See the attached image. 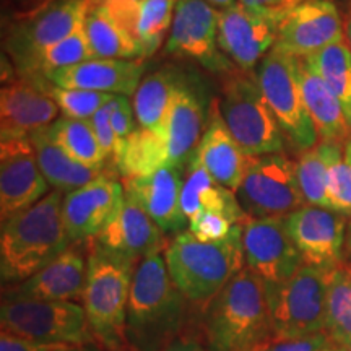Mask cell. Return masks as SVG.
Here are the masks:
<instances>
[{
    "mask_svg": "<svg viewBox=\"0 0 351 351\" xmlns=\"http://www.w3.org/2000/svg\"><path fill=\"white\" fill-rule=\"evenodd\" d=\"M199 313L171 278L165 251L138 262L125 315L130 351H161L179 337L199 333Z\"/></svg>",
    "mask_w": 351,
    "mask_h": 351,
    "instance_id": "cell-1",
    "label": "cell"
},
{
    "mask_svg": "<svg viewBox=\"0 0 351 351\" xmlns=\"http://www.w3.org/2000/svg\"><path fill=\"white\" fill-rule=\"evenodd\" d=\"M200 339L210 351H257L275 335L267 288L244 267L199 313Z\"/></svg>",
    "mask_w": 351,
    "mask_h": 351,
    "instance_id": "cell-2",
    "label": "cell"
},
{
    "mask_svg": "<svg viewBox=\"0 0 351 351\" xmlns=\"http://www.w3.org/2000/svg\"><path fill=\"white\" fill-rule=\"evenodd\" d=\"M62 191H52L33 207L2 221L0 275L2 283L16 285L70 247L62 215Z\"/></svg>",
    "mask_w": 351,
    "mask_h": 351,
    "instance_id": "cell-3",
    "label": "cell"
},
{
    "mask_svg": "<svg viewBox=\"0 0 351 351\" xmlns=\"http://www.w3.org/2000/svg\"><path fill=\"white\" fill-rule=\"evenodd\" d=\"M243 225L219 243H204L186 230L165 249L168 271L179 291L202 311L245 267Z\"/></svg>",
    "mask_w": 351,
    "mask_h": 351,
    "instance_id": "cell-4",
    "label": "cell"
},
{
    "mask_svg": "<svg viewBox=\"0 0 351 351\" xmlns=\"http://www.w3.org/2000/svg\"><path fill=\"white\" fill-rule=\"evenodd\" d=\"M88 274L83 307L101 345L130 351L125 341V315L138 262L111 252L95 239L86 241Z\"/></svg>",
    "mask_w": 351,
    "mask_h": 351,
    "instance_id": "cell-5",
    "label": "cell"
},
{
    "mask_svg": "<svg viewBox=\"0 0 351 351\" xmlns=\"http://www.w3.org/2000/svg\"><path fill=\"white\" fill-rule=\"evenodd\" d=\"M218 109L239 147L249 156L285 152V135L263 98L257 77L244 70L226 75Z\"/></svg>",
    "mask_w": 351,
    "mask_h": 351,
    "instance_id": "cell-6",
    "label": "cell"
},
{
    "mask_svg": "<svg viewBox=\"0 0 351 351\" xmlns=\"http://www.w3.org/2000/svg\"><path fill=\"white\" fill-rule=\"evenodd\" d=\"M2 330L44 343H99L80 302L44 301L2 291Z\"/></svg>",
    "mask_w": 351,
    "mask_h": 351,
    "instance_id": "cell-7",
    "label": "cell"
},
{
    "mask_svg": "<svg viewBox=\"0 0 351 351\" xmlns=\"http://www.w3.org/2000/svg\"><path fill=\"white\" fill-rule=\"evenodd\" d=\"M298 65V57L274 47L258 64L256 77L285 138L301 153L319 143V134L302 98Z\"/></svg>",
    "mask_w": 351,
    "mask_h": 351,
    "instance_id": "cell-8",
    "label": "cell"
},
{
    "mask_svg": "<svg viewBox=\"0 0 351 351\" xmlns=\"http://www.w3.org/2000/svg\"><path fill=\"white\" fill-rule=\"evenodd\" d=\"M333 269L307 265L275 288H267L275 335L306 337L324 332Z\"/></svg>",
    "mask_w": 351,
    "mask_h": 351,
    "instance_id": "cell-9",
    "label": "cell"
},
{
    "mask_svg": "<svg viewBox=\"0 0 351 351\" xmlns=\"http://www.w3.org/2000/svg\"><path fill=\"white\" fill-rule=\"evenodd\" d=\"M236 197L249 218L287 217L306 205L296 161L285 153L252 156Z\"/></svg>",
    "mask_w": 351,
    "mask_h": 351,
    "instance_id": "cell-10",
    "label": "cell"
},
{
    "mask_svg": "<svg viewBox=\"0 0 351 351\" xmlns=\"http://www.w3.org/2000/svg\"><path fill=\"white\" fill-rule=\"evenodd\" d=\"M88 0H44L8 25L5 49L16 73L25 72L39 52L62 41L82 26Z\"/></svg>",
    "mask_w": 351,
    "mask_h": 351,
    "instance_id": "cell-11",
    "label": "cell"
},
{
    "mask_svg": "<svg viewBox=\"0 0 351 351\" xmlns=\"http://www.w3.org/2000/svg\"><path fill=\"white\" fill-rule=\"evenodd\" d=\"M219 10L207 0H178L166 54L197 60L202 67L219 75L239 70L218 44Z\"/></svg>",
    "mask_w": 351,
    "mask_h": 351,
    "instance_id": "cell-12",
    "label": "cell"
},
{
    "mask_svg": "<svg viewBox=\"0 0 351 351\" xmlns=\"http://www.w3.org/2000/svg\"><path fill=\"white\" fill-rule=\"evenodd\" d=\"M241 238L245 267L262 280L265 288L287 282L304 263L289 238L285 217L249 218L243 225Z\"/></svg>",
    "mask_w": 351,
    "mask_h": 351,
    "instance_id": "cell-13",
    "label": "cell"
},
{
    "mask_svg": "<svg viewBox=\"0 0 351 351\" xmlns=\"http://www.w3.org/2000/svg\"><path fill=\"white\" fill-rule=\"evenodd\" d=\"M282 16L236 2L219 12V49L239 70L251 72L275 47Z\"/></svg>",
    "mask_w": 351,
    "mask_h": 351,
    "instance_id": "cell-14",
    "label": "cell"
},
{
    "mask_svg": "<svg viewBox=\"0 0 351 351\" xmlns=\"http://www.w3.org/2000/svg\"><path fill=\"white\" fill-rule=\"evenodd\" d=\"M348 223L350 218L335 210L309 204L285 217V226L302 262L320 269H335L345 262Z\"/></svg>",
    "mask_w": 351,
    "mask_h": 351,
    "instance_id": "cell-15",
    "label": "cell"
},
{
    "mask_svg": "<svg viewBox=\"0 0 351 351\" xmlns=\"http://www.w3.org/2000/svg\"><path fill=\"white\" fill-rule=\"evenodd\" d=\"M114 173L104 171L95 181L64 197V225L72 243L96 238L119 213L125 191Z\"/></svg>",
    "mask_w": 351,
    "mask_h": 351,
    "instance_id": "cell-16",
    "label": "cell"
},
{
    "mask_svg": "<svg viewBox=\"0 0 351 351\" xmlns=\"http://www.w3.org/2000/svg\"><path fill=\"white\" fill-rule=\"evenodd\" d=\"M49 184L39 168L32 140L8 138L0 143V217L7 221L13 215L33 207L49 194Z\"/></svg>",
    "mask_w": 351,
    "mask_h": 351,
    "instance_id": "cell-17",
    "label": "cell"
},
{
    "mask_svg": "<svg viewBox=\"0 0 351 351\" xmlns=\"http://www.w3.org/2000/svg\"><path fill=\"white\" fill-rule=\"evenodd\" d=\"M59 106L44 90L43 75L13 77L0 91V135L2 140L28 138L57 119Z\"/></svg>",
    "mask_w": 351,
    "mask_h": 351,
    "instance_id": "cell-18",
    "label": "cell"
},
{
    "mask_svg": "<svg viewBox=\"0 0 351 351\" xmlns=\"http://www.w3.org/2000/svg\"><path fill=\"white\" fill-rule=\"evenodd\" d=\"M341 39L343 23L330 0H306L280 21L275 49L304 59Z\"/></svg>",
    "mask_w": 351,
    "mask_h": 351,
    "instance_id": "cell-19",
    "label": "cell"
},
{
    "mask_svg": "<svg viewBox=\"0 0 351 351\" xmlns=\"http://www.w3.org/2000/svg\"><path fill=\"white\" fill-rule=\"evenodd\" d=\"M69 249L25 282L5 285L2 291L44 301H69L83 304L86 288L88 257L85 243Z\"/></svg>",
    "mask_w": 351,
    "mask_h": 351,
    "instance_id": "cell-20",
    "label": "cell"
},
{
    "mask_svg": "<svg viewBox=\"0 0 351 351\" xmlns=\"http://www.w3.org/2000/svg\"><path fill=\"white\" fill-rule=\"evenodd\" d=\"M93 239L108 251L135 262L153 252L165 251L169 243L142 204L129 192L124 194L117 217Z\"/></svg>",
    "mask_w": 351,
    "mask_h": 351,
    "instance_id": "cell-21",
    "label": "cell"
},
{
    "mask_svg": "<svg viewBox=\"0 0 351 351\" xmlns=\"http://www.w3.org/2000/svg\"><path fill=\"white\" fill-rule=\"evenodd\" d=\"M182 173L184 169L166 165L148 176L122 181L124 191L142 204L165 234H179L189 230V219L181 204Z\"/></svg>",
    "mask_w": 351,
    "mask_h": 351,
    "instance_id": "cell-22",
    "label": "cell"
},
{
    "mask_svg": "<svg viewBox=\"0 0 351 351\" xmlns=\"http://www.w3.org/2000/svg\"><path fill=\"white\" fill-rule=\"evenodd\" d=\"M145 64L138 59H95L44 73L47 80L64 88L99 91L109 95H135L143 80Z\"/></svg>",
    "mask_w": 351,
    "mask_h": 351,
    "instance_id": "cell-23",
    "label": "cell"
},
{
    "mask_svg": "<svg viewBox=\"0 0 351 351\" xmlns=\"http://www.w3.org/2000/svg\"><path fill=\"white\" fill-rule=\"evenodd\" d=\"M195 156L212 174L215 181L236 192L243 182L245 171L249 168L252 156H249L223 121L218 109V101L210 106L208 122L202 135L200 145Z\"/></svg>",
    "mask_w": 351,
    "mask_h": 351,
    "instance_id": "cell-24",
    "label": "cell"
},
{
    "mask_svg": "<svg viewBox=\"0 0 351 351\" xmlns=\"http://www.w3.org/2000/svg\"><path fill=\"white\" fill-rule=\"evenodd\" d=\"M108 10L148 59L163 44L173 26L178 0H104Z\"/></svg>",
    "mask_w": 351,
    "mask_h": 351,
    "instance_id": "cell-25",
    "label": "cell"
},
{
    "mask_svg": "<svg viewBox=\"0 0 351 351\" xmlns=\"http://www.w3.org/2000/svg\"><path fill=\"white\" fill-rule=\"evenodd\" d=\"M207 116L199 90L184 80L163 134L168 148V165L186 169L200 145L207 127Z\"/></svg>",
    "mask_w": 351,
    "mask_h": 351,
    "instance_id": "cell-26",
    "label": "cell"
},
{
    "mask_svg": "<svg viewBox=\"0 0 351 351\" xmlns=\"http://www.w3.org/2000/svg\"><path fill=\"white\" fill-rule=\"evenodd\" d=\"M186 169L181 204L187 219H192L205 210H212V212L226 215L236 225H244L247 221L249 217L241 207L236 192L215 181L212 174L200 163L199 158L195 155L192 156Z\"/></svg>",
    "mask_w": 351,
    "mask_h": 351,
    "instance_id": "cell-27",
    "label": "cell"
},
{
    "mask_svg": "<svg viewBox=\"0 0 351 351\" xmlns=\"http://www.w3.org/2000/svg\"><path fill=\"white\" fill-rule=\"evenodd\" d=\"M298 73H300L302 98H304L306 108L314 122L320 142L345 145L346 140L351 138V125L339 99L328 90L322 78L307 67L302 59H300Z\"/></svg>",
    "mask_w": 351,
    "mask_h": 351,
    "instance_id": "cell-28",
    "label": "cell"
},
{
    "mask_svg": "<svg viewBox=\"0 0 351 351\" xmlns=\"http://www.w3.org/2000/svg\"><path fill=\"white\" fill-rule=\"evenodd\" d=\"M186 78L165 69L143 77L134 95V111L138 127L163 137L169 112Z\"/></svg>",
    "mask_w": 351,
    "mask_h": 351,
    "instance_id": "cell-29",
    "label": "cell"
},
{
    "mask_svg": "<svg viewBox=\"0 0 351 351\" xmlns=\"http://www.w3.org/2000/svg\"><path fill=\"white\" fill-rule=\"evenodd\" d=\"M29 140H32L34 153H36L41 173L54 191L72 192L95 181L104 171L109 169L90 168L80 161L73 160L60 145H57L47 135L46 129L33 132L29 135Z\"/></svg>",
    "mask_w": 351,
    "mask_h": 351,
    "instance_id": "cell-30",
    "label": "cell"
},
{
    "mask_svg": "<svg viewBox=\"0 0 351 351\" xmlns=\"http://www.w3.org/2000/svg\"><path fill=\"white\" fill-rule=\"evenodd\" d=\"M95 57L142 59V52L108 10L104 0H88L82 21Z\"/></svg>",
    "mask_w": 351,
    "mask_h": 351,
    "instance_id": "cell-31",
    "label": "cell"
},
{
    "mask_svg": "<svg viewBox=\"0 0 351 351\" xmlns=\"http://www.w3.org/2000/svg\"><path fill=\"white\" fill-rule=\"evenodd\" d=\"M302 60L335 95L351 125V47L346 38Z\"/></svg>",
    "mask_w": 351,
    "mask_h": 351,
    "instance_id": "cell-32",
    "label": "cell"
},
{
    "mask_svg": "<svg viewBox=\"0 0 351 351\" xmlns=\"http://www.w3.org/2000/svg\"><path fill=\"white\" fill-rule=\"evenodd\" d=\"M166 165H168V148L165 137L138 127L125 142L114 168L122 181H125V179L142 178L155 173Z\"/></svg>",
    "mask_w": 351,
    "mask_h": 351,
    "instance_id": "cell-33",
    "label": "cell"
},
{
    "mask_svg": "<svg viewBox=\"0 0 351 351\" xmlns=\"http://www.w3.org/2000/svg\"><path fill=\"white\" fill-rule=\"evenodd\" d=\"M46 132L73 160L80 161L90 168L108 169L106 165L109 161L101 150V145L90 121L72 119V117L64 116L46 127Z\"/></svg>",
    "mask_w": 351,
    "mask_h": 351,
    "instance_id": "cell-34",
    "label": "cell"
},
{
    "mask_svg": "<svg viewBox=\"0 0 351 351\" xmlns=\"http://www.w3.org/2000/svg\"><path fill=\"white\" fill-rule=\"evenodd\" d=\"M324 333L337 345L351 343V265L348 262L332 270Z\"/></svg>",
    "mask_w": 351,
    "mask_h": 351,
    "instance_id": "cell-35",
    "label": "cell"
},
{
    "mask_svg": "<svg viewBox=\"0 0 351 351\" xmlns=\"http://www.w3.org/2000/svg\"><path fill=\"white\" fill-rule=\"evenodd\" d=\"M333 142H319L309 150L301 152L296 161L298 181L306 204L328 207V166Z\"/></svg>",
    "mask_w": 351,
    "mask_h": 351,
    "instance_id": "cell-36",
    "label": "cell"
},
{
    "mask_svg": "<svg viewBox=\"0 0 351 351\" xmlns=\"http://www.w3.org/2000/svg\"><path fill=\"white\" fill-rule=\"evenodd\" d=\"M90 59H95L93 49L88 41L85 29L80 26L67 38H64L62 41L52 44V46L39 52L20 75H44L51 70L65 69Z\"/></svg>",
    "mask_w": 351,
    "mask_h": 351,
    "instance_id": "cell-37",
    "label": "cell"
},
{
    "mask_svg": "<svg viewBox=\"0 0 351 351\" xmlns=\"http://www.w3.org/2000/svg\"><path fill=\"white\" fill-rule=\"evenodd\" d=\"M44 90L56 101L60 112L72 119L90 121L101 108H104L114 95L99 93V91L78 90V88H64L54 85L44 77Z\"/></svg>",
    "mask_w": 351,
    "mask_h": 351,
    "instance_id": "cell-38",
    "label": "cell"
},
{
    "mask_svg": "<svg viewBox=\"0 0 351 351\" xmlns=\"http://www.w3.org/2000/svg\"><path fill=\"white\" fill-rule=\"evenodd\" d=\"M327 192L330 210H335L351 219V165L345 160L341 143H333Z\"/></svg>",
    "mask_w": 351,
    "mask_h": 351,
    "instance_id": "cell-39",
    "label": "cell"
},
{
    "mask_svg": "<svg viewBox=\"0 0 351 351\" xmlns=\"http://www.w3.org/2000/svg\"><path fill=\"white\" fill-rule=\"evenodd\" d=\"M238 226L241 225H236L226 215L212 212V210H205V212H200L192 219H189V231L204 243L225 241L230 238Z\"/></svg>",
    "mask_w": 351,
    "mask_h": 351,
    "instance_id": "cell-40",
    "label": "cell"
},
{
    "mask_svg": "<svg viewBox=\"0 0 351 351\" xmlns=\"http://www.w3.org/2000/svg\"><path fill=\"white\" fill-rule=\"evenodd\" d=\"M106 109L109 112V121H111L112 130L116 134L117 140V152L116 158H114V165H116V160L119 158L122 148L132 134L137 130L134 121V104H130L129 96L124 95H114L112 99L106 104Z\"/></svg>",
    "mask_w": 351,
    "mask_h": 351,
    "instance_id": "cell-41",
    "label": "cell"
},
{
    "mask_svg": "<svg viewBox=\"0 0 351 351\" xmlns=\"http://www.w3.org/2000/svg\"><path fill=\"white\" fill-rule=\"evenodd\" d=\"M324 332L306 337H278L274 335L257 351H322L330 343Z\"/></svg>",
    "mask_w": 351,
    "mask_h": 351,
    "instance_id": "cell-42",
    "label": "cell"
},
{
    "mask_svg": "<svg viewBox=\"0 0 351 351\" xmlns=\"http://www.w3.org/2000/svg\"><path fill=\"white\" fill-rule=\"evenodd\" d=\"M90 122L95 130L96 138H98V142L101 145V150H103L106 160L111 161L114 166V158H116V152H117V140H116V134H114L112 130L111 121H109V112L106 106L101 108L99 111L91 117Z\"/></svg>",
    "mask_w": 351,
    "mask_h": 351,
    "instance_id": "cell-43",
    "label": "cell"
},
{
    "mask_svg": "<svg viewBox=\"0 0 351 351\" xmlns=\"http://www.w3.org/2000/svg\"><path fill=\"white\" fill-rule=\"evenodd\" d=\"M62 343H44L7 330L0 333V351H54Z\"/></svg>",
    "mask_w": 351,
    "mask_h": 351,
    "instance_id": "cell-44",
    "label": "cell"
},
{
    "mask_svg": "<svg viewBox=\"0 0 351 351\" xmlns=\"http://www.w3.org/2000/svg\"><path fill=\"white\" fill-rule=\"evenodd\" d=\"M239 2L247 7L257 8V10L261 12L282 16L283 19L287 13L291 12L293 8H296L298 5H301L306 0H239Z\"/></svg>",
    "mask_w": 351,
    "mask_h": 351,
    "instance_id": "cell-45",
    "label": "cell"
},
{
    "mask_svg": "<svg viewBox=\"0 0 351 351\" xmlns=\"http://www.w3.org/2000/svg\"><path fill=\"white\" fill-rule=\"evenodd\" d=\"M161 351H210L202 341L199 333H187V335L179 337L169 346H166Z\"/></svg>",
    "mask_w": 351,
    "mask_h": 351,
    "instance_id": "cell-46",
    "label": "cell"
},
{
    "mask_svg": "<svg viewBox=\"0 0 351 351\" xmlns=\"http://www.w3.org/2000/svg\"><path fill=\"white\" fill-rule=\"evenodd\" d=\"M54 351H121V350H111L101 343H86V345H60L59 348H56Z\"/></svg>",
    "mask_w": 351,
    "mask_h": 351,
    "instance_id": "cell-47",
    "label": "cell"
},
{
    "mask_svg": "<svg viewBox=\"0 0 351 351\" xmlns=\"http://www.w3.org/2000/svg\"><path fill=\"white\" fill-rule=\"evenodd\" d=\"M345 262L351 265V219L348 223V230H346V243H345Z\"/></svg>",
    "mask_w": 351,
    "mask_h": 351,
    "instance_id": "cell-48",
    "label": "cell"
},
{
    "mask_svg": "<svg viewBox=\"0 0 351 351\" xmlns=\"http://www.w3.org/2000/svg\"><path fill=\"white\" fill-rule=\"evenodd\" d=\"M208 3H212L213 7H219V8H228L231 5H234L236 0H207Z\"/></svg>",
    "mask_w": 351,
    "mask_h": 351,
    "instance_id": "cell-49",
    "label": "cell"
},
{
    "mask_svg": "<svg viewBox=\"0 0 351 351\" xmlns=\"http://www.w3.org/2000/svg\"><path fill=\"white\" fill-rule=\"evenodd\" d=\"M345 38H346V43H348V46L351 47V12H350L348 19H346V25H345Z\"/></svg>",
    "mask_w": 351,
    "mask_h": 351,
    "instance_id": "cell-50",
    "label": "cell"
},
{
    "mask_svg": "<svg viewBox=\"0 0 351 351\" xmlns=\"http://www.w3.org/2000/svg\"><path fill=\"white\" fill-rule=\"evenodd\" d=\"M343 153H345V160L348 161L351 165V138L346 140L345 145H343Z\"/></svg>",
    "mask_w": 351,
    "mask_h": 351,
    "instance_id": "cell-51",
    "label": "cell"
},
{
    "mask_svg": "<svg viewBox=\"0 0 351 351\" xmlns=\"http://www.w3.org/2000/svg\"><path fill=\"white\" fill-rule=\"evenodd\" d=\"M322 351H341V348H340V345H337V343H333V341H330V343H328Z\"/></svg>",
    "mask_w": 351,
    "mask_h": 351,
    "instance_id": "cell-52",
    "label": "cell"
},
{
    "mask_svg": "<svg viewBox=\"0 0 351 351\" xmlns=\"http://www.w3.org/2000/svg\"><path fill=\"white\" fill-rule=\"evenodd\" d=\"M341 351H351V343H346V345H340Z\"/></svg>",
    "mask_w": 351,
    "mask_h": 351,
    "instance_id": "cell-53",
    "label": "cell"
}]
</instances>
